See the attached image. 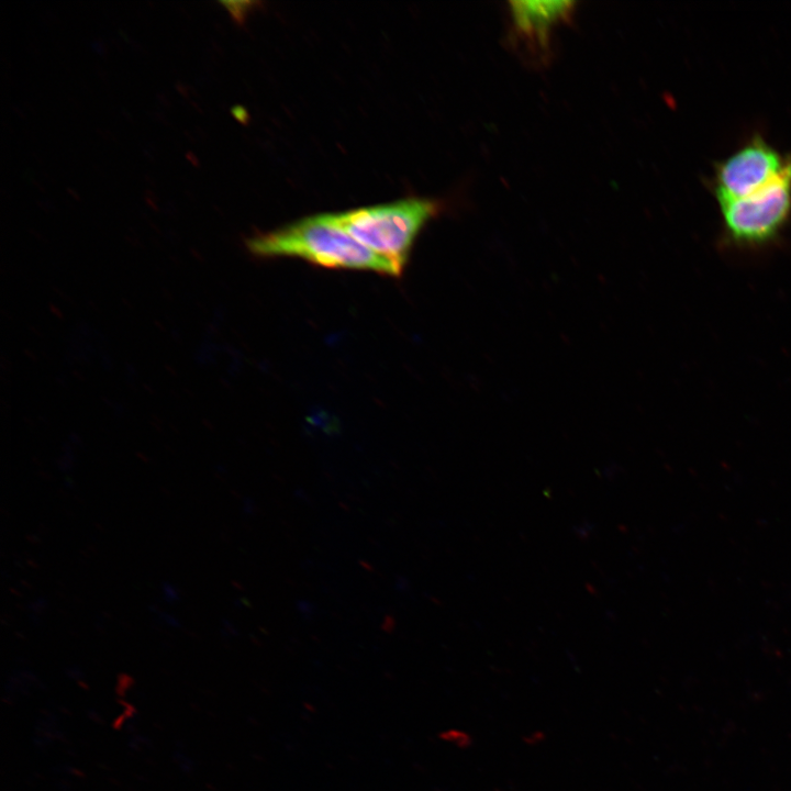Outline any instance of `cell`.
I'll return each mask as SVG.
<instances>
[{"instance_id":"obj_1","label":"cell","mask_w":791,"mask_h":791,"mask_svg":"<svg viewBox=\"0 0 791 791\" xmlns=\"http://www.w3.org/2000/svg\"><path fill=\"white\" fill-rule=\"evenodd\" d=\"M245 246L256 257H299L327 268L371 270L396 277L403 271L396 263L352 237L330 213L252 235L245 239Z\"/></svg>"},{"instance_id":"obj_2","label":"cell","mask_w":791,"mask_h":791,"mask_svg":"<svg viewBox=\"0 0 791 791\" xmlns=\"http://www.w3.org/2000/svg\"><path fill=\"white\" fill-rule=\"evenodd\" d=\"M441 210L436 200L409 198L330 215L356 241L403 269L416 236Z\"/></svg>"},{"instance_id":"obj_3","label":"cell","mask_w":791,"mask_h":791,"mask_svg":"<svg viewBox=\"0 0 791 791\" xmlns=\"http://www.w3.org/2000/svg\"><path fill=\"white\" fill-rule=\"evenodd\" d=\"M720 209L727 244L743 249L770 245L791 216V166L762 190L720 203Z\"/></svg>"},{"instance_id":"obj_4","label":"cell","mask_w":791,"mask_h":791,"mask_svg":"<svg viewBox=\"0 0 791 791\" xmlns=\"http://www.w3.org/2000/svg\"><path fill=\"white\" fill-rule=\"evenodd\" d=\"M790 166V158H784L761 137L755 136L716 167L714 192L718 204L762 190Z\"/></svg>"},{"instance_id":"obj_5","label":"cell","mask_w":791,"mask_h":791,"mask_svg":"<svg viewBox=\"0 0 791 791\" xmlns=\"http://www.w3.org/2000/svg\"><path fill=\"white\" fill-rule=\"evenodd\" d=\"M573 11V1H511V37L530 59L544 63L550 55L554 30L569 21Z\"/></svg>"}]
</instances>
